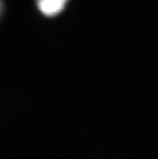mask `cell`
Segmentation results:
<instances>
[{"instance_id":"cell-1","label":"cell","mask_w":158,"mask_h":159,"mask_svg":"<svg viewBox=\"0 0 158 159\" xmlns=\"http://www.w3.org/2000/svg\"><path fill=\"white\" fill-rule=\"evenodd\" d=\"M68 2L69 0H36L39 11L48 18L60 15L65 9Z\"/></svg>"},{"instance_id":"cell-2","label":"cell","mask_w":158,"mask_h":159,"mask_svg":"<svg viewBox=\"0 0 158 159\" xmlns=\"http://www.w3.org/2000/svg\"><path fill=\"white\" fill-rule=\"evenodd\" d=\"M2 11H3V2L2 0H0V16L2 15Z\"/></svg>"}]
</instances>
